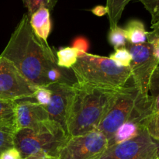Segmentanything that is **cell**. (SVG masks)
I'll use <instances>...</instances> for the list:
<instances>
[{
    "label": "cell",
    "mask_w": 159,
    "mask_h": 159,
    "mask_svg": "<svg viewBox=\"0 0 159 159\" xmlns=\"http://www.w3.org/2000/svg\"><path fill=\"white\" fill-rule=\"evenodd\" d=\"M152 99V114L159 113V90L151 93Z\"/></svg>",
    "instance_id": "83f0119b"
},
{
    "label": "cell",
    "mask_w": 159,
    "mask_h": 159,
    "mask_svg": "<svg viewBox=\"0 0 159 159\" xmlns=\"http://www.w3.org/2000/svg\"><path fill=\"white\" fill-rule=\"evenodd\" d=\"M14 134L11 130L0 127V154L14 147Z\"/></svg>",
    "instance_id": "44dd1931"
},
{
    "label": "cell",
    "mask_w": 159,
    "mask_h": 159,
    "mask_svg": "<svg viewBox=\"0 0 159 159\" xmlns=\"http://www.w3.org/2000/svg\"><path fill=\"white\" fill-rule=\"evenodd\" d=\"M145 127L149 134L159 142V113L149 116L145 122Z\"/></svg>",
    "instance_id": "603a6c76"
},
{
    "label": "cell",
    "mask_w": 159,
    "mask_h": 159,
    "mask_svg": "<svg viewBox=\"0 0 159 159\" xmlns=\"http://www.w3.org/2000/svg\"><path fill=\"white\" fill-rule=\"evenodd\" d=\"M125 47L132 57L130 69L134 85L143 96L148 97L151 79L159 64L153 55V47L148 42L142 44L127 42Z\"/></svg>",
    "instance_id": "52a82bcc"
},
{
    "label": "cell",
    "mask_w": 159,
    "mask_h": 159,
    "mask_svg": "<svg viewBox=\"0 0 159 159\" xmlns=\"http://www.w3.org/2000/svg\"><path fill=\"white\" fill-rule=\"evenodd\" d=\"M153 30L148 32L147 42L152 46L159 45V25L152 27Z\"/></svg>",
    "instance_id": "484cf974"
},
{
    "label": "cell",
    "mask_w": 159,
    "mask_h": 159,
    "mask_svg": "<svg viewBox=\"0 0 159 159\" xmlns=\"http://www.w3.org/2000/svg\"><path fill=\"white\" fill-rule=\"evenodd\" d=\"M79 51L72 47L62 48L57 51V65L64 69H71L75 65Z\"/></svg>",
    "instance_id": "9a60e30c"
},
{
    "label": "cell",
    "mask_w": 159,
    "mask_h": 159,
    "mask_svg": "<svg viewBox=\"0 0 159 159\" xmlns=\"http://www.w3.org/2000/svg\"><path fill=\"white\" fill-rule=\"evenodd\" d=\"M159 90V67L155 69L152 76L149 86V93H152Z\"/></svg>",
    "instance_id": "4316f807"
},
{
    "label": "cell",
    "mask_w": 159,
    "mask_h": 159,
    "mask_svg": "<svg viewBox=\"0 0 159 159\" xmlns=\"http://www.w3.org/2000/svg\"><path fill=\"white\" fill-rule=\"evenodd\" d=\"M61 126L47 121L35 129H22L14 134V147L23 158L33 155H44L57 159L61 148L68 138Z\"/></svg>",
    "instance_id": "277c9868"
},
{
    "label": "cell",
    "mask_w": 159,
    "mask_h": 159,
    "mask_svg": "<svg viewBox=\"0 0 159 159\" xmlns=\"http://www.w3.org/2000/svg\"><path fill=\"white\" fill-rule=\"evenodd\" d=\"M92 12H93V14L97 16H102L108 13L107 8L106 7V6H96V7L93 8V9H92Z\"/></svg>",
    "instance_id": "f1b7e54d"
},
{
    "label": "cell",
    "mask_w": 159,
    "mask_h": 159,
    "mask_svg": "<svg viewBox=\"0 0 159 159\" xmlns=\"http://www.w3.org/2000/svg\"><path fill=\"white\" fill-rule=\"evenodd\" d=\"M76 82L94 88L117 91L131 78L130 68L116 65L108 57L83 53L71 68Z\"/></svg>",
    "instance_id": "3957f363"
},
{
    "label": "cell",
    "mask_w": 159,
    "mask_h": 159,
    "mask_svg": "<svg viewBox=\"0 0 159 159\" xmlns=\"http://www.w3.org/2000/svg\"><path fill=\"white\" fill-rule=\"evenodd\" d=\"M0 159H23L21 154L15 147L7 149L0 154Z\"/></svg>",
    "instance_id": "d4e9b609"
},
{
    "label": "cell",
    "mask_w": 159,
    "mask_h": 159,
    "mask_svg": "<svg viewBox=\"0 0 159 159\" xmlns=\"http://www.w3.org/2000/svg\"><path fill=\"white\" fill-rule=\"evenodd\" d=\"M153 47V55L159 62V45H155Z\"/></svg>",
    "instance_id": "4dcf8cb0"
},
{
    "label": "cell",
    "mask_w": 159,
    "mask_h": 159,
    "mask_svg": "<svg viewBox=\"0 0 159 159\" xmlns=\"http://www.w3.org/2000/svg\"><path fill=\"white\" fill-rule=\"evenodd\" d=\"M47 87L51 91V99L49 105L44 107L45 110L50 119L60 124L67 134V120L73 95L72 85L58 82Z\"/></svg>",
    "instance_id": "30bf717a"
},
{
    "label": "cell",
    "mask_w": 159,
    "mask_h": 159,
    "mask_svg": "<svg viewBox=\"0 0 159 159\" xmlns=\"http://www.w3.org/2000/svg\"><path fill=\"white\" fill-rule=\"evenodd\" d=\"M34 99L39 105L46 107L49 105L51 99V91L46 86H37L34 92Z\"/></svg>",
    "instance_id": "7402d4cb"
},
{
    "label": "cell",
    "mask_w": 159,
    "mask_h": 159,
    "mask_svg": "<svg viewBox=\"0 0 159 159\" xmlns=\"http://www.w3.org/2000/svg\"><path fill=\"white\" fill-rule=\"evenodd\" d=\"M24 159H57L54 157L44 156V155H33V156H29Z\"/></svg>",
    "instance_id": "f546056e"
},
{
    "label": "cell",
    "mask_w": 159,
    "mask_h": 159,
    "mask_svg": "<svg viewBox=\"0 0 159 159\" xmlns=\"http://www.w3.org/2000/svg\"><path fill=\"white\" fill-rule=\"evenodd\" d=\"M126 39L130 44H142L147 43V34L145 26L139 20H131L124 28Z\"/></svg>",
    "instance_id": "5bb4252c"
},
{
    "label": "cell",
    "mask_w": 159,
    "mask_h": 159,
    "mask_svg": "<svg viewBox=\"0 0 159 159\" xmlns=\"http://www.w3.org/2000/svg\"><path fill=\"white\" fill-rule=\"evenodd\" d=\"M30 24L36 37L42 43L49 45L48 39L52 27L51 11L47 8H40L30 16Z\"/></svg>",
    "instance_id": "7c38bea8"
},
{
    "label": "cell",
    "mask_w": 159,
    "mask_h": 159,
    "mask_svg": "<svg viewBox=\"0 0 159 159\" xmlns=\"http://www.w3.org/2000/svg\"><path fill=\"white\" fill-rule=\"evenodd\" d=\"M152 16V28L159 25V0H140Z\"/></svg>",
    "instance_id": "ffe728a7"
},
{
    "label": "cell",
    "mask_w": 159,
    "mask_h": 159,
    "mask_svg": "<svg viewBox=\"0 0 159 159\" xmlns=\"http://www.w3.org/2000/svg\"><path fill=\"white\" fill-rule=\"evenodd\" d=\"M25 7L27 9L28 16H30L34 12L38 10L40 8L44 7L53 10L57 4V0H22Z\"/></svg>",
    "instance_id": "e0dca14e"
},
{
    "label": "cell",
    "mask_w": 159,
    "mask_h": 159,
    "mask_svg": "<svg viewBox=\"0 0 159 159\" xmlns=\"http://www.w3.org/2000/svg\"><path fill=\"white\" fill-rule=\"evenodd\" d=\"M36 87L12 62L0 56V98L15 101L32 99Z\"/></svg>",
    "instance_id": "9c48e42d"
},
{
    "label": "cell",
    "mask_w": 159,
    "mask_h": 159,
    "mask_svg": "<svg viewBox=\"0 0 159 159\" xmlns=\"http://www.w3.org/2000/svg\"><path fill=\"white\" fill-rule=\"evenodd\" d=\"M17 131L22 129H35L50 120L49 115L44 107L27 99L17 100Z\"/></svg>",
    "instance_id": "8fae6325"
},
{
    "label": "cell",
    "mask_w": 159,
    "mask_h": 159,
    "mask_svg": "<svg viewBox=\"0 0 159 159\" xmlns=\"http://www.w3.org/2000/svg\"><path fill=\"white\" fill-rule=\"evenodd\" d=\"M109 57L119 66L130 68L132 57L130 51L127 49L126 47L115 49L114 52L110 54Z\"/></svg>",
    "instance_id": "d6986e66"
},
{
    "label": "cell",
    "mask_w": 159,
    "mask_h": 159,
    "mask_svg": "<svg viewBox=\"0 0 159 159\" xmlns=\"http://www.w3.org/2000/svg\"><path fill=\"white\" fill-rule=\"evenodd\" d=\"M108 40L110 44L114 47L115 49L125 47L127 44V39L124 29L118 26L110 29Z\"/></svg>",
    "instance_id": "ac0fdd59"
},
{
    "label": "cell",
    "mask_w": 159,
    "mask_h": 159,
    "mask_svg": "<svg viewBox=\"0 0 159 159\" xmlns=\"http://www.w3.org/2000/svg\"><path fill=\"white\" fill-rule=\"evenodd\" d=\"M0 56L12 62L36 86H48V71L57 66L52 49L33 32L27 13L23 16Z\"/></svg>",
    "instance_id": "6da1fadb"
},
{
    "label": "cell",
    "mask_w": 159,
    "mask_h": 159,
    "mask_svg": "<svg viewBox=\"0 0 159 159\" xmlns=\"http://www.w3.org/2000/svg\"><path fill=\"white\" fill-rule=\"evenodd\" d=\"M96 159H159V142L144 128L133 139L108 146Z\"/></svg>",
    "instance_id": "8992f818"
},
{
    "label": "cell",
    "mask_w": 159,
    "mask_h": 159,
    "mask_svg": "<svg viewBox=\"0 0 159 159\" xmlns=\"http://www.w3.org/2000/svg\"><path fill=\"white\" fill-rule=\"evenodd\" d=\"M71 47L77 49L79 51V54L88 53V50L89 48V42L85 37H78L73 40Z\"/></svg>",
    "instance_id": "cb8c5ba5"
},
{
    "label": "cell",
    "mask_w": 159,
    "mask_h": 159,
    "mask_svg": "<svg viewBox=\"0 0 159 159\" xmlns=\"http://www.w3.org/2000/svg\"><path fill=\"white\" fill-rule=\"evenodd\" d=\"M142 97L144 96L139 93L134 85L133 86H124L117 90L97 130L103 133L109 141L118 127L132 116L138 102Z\"/></svg>",
    "instance_id": "5b68a950"
},
{
    "label": "cell",
    "mask_w": 159,
    "mask_h": 159,
    "mask_svg": "<svg viewBox=\"0 0 159 159\" xmlns=\"http://www.w3.org/2000/svg\"><path fill=\"white\" fill-rule=\"evenodd\" d=\"M67 120V134L77 136L97 130L116 91L75 82Z\"/></svg>",
    "instance_id": "7a4b0ae2"
},
{
    "label": "cell",
    "mask_w": 159,
    "mask_h": 159,
    "mask_svg": "<svg viewBox=\"0 0 159 159\" xmlns=\"http://www.w3.org/2000/svg\"><path fill=\"white\" fill-rule=\"evenodd\" d=\"M108 147V140L99 130L68 137L57 159H96Z\"/></svg>",
    "instance_id": "ba28073f"
},
{
    "label": "cell",
    "mask_w": 159,
    "mask_h": 159,
    "mask_svg": "<svg viewBox=\"0 0 159 159\" xmlns=\"http://www.w3.org/2000/svg\"><path fill=\"white\" fill-rule=\"evenodd\" d=\"M130 1L131 0H107L106 7L108 11L107 15L110 21V29L117 26L126 6Z\"/></svg>",
    "instance_id": "2e32d148"
},
{
    "label": "cell",
    "mask_w": 159,
    "mask_h": 159,
    "mask_svg": "<svg viewBox=\"0 0 159 159\" xmlns=\"http://www.w3.org/2000/svg\"><path fill=\"white\" fill-rule=\"evenodd\" d=\"M16 101L0 98V127L16 134Z\"/></svg>",
    "instance_id": "4fadbf2b"
}]
</instances>
